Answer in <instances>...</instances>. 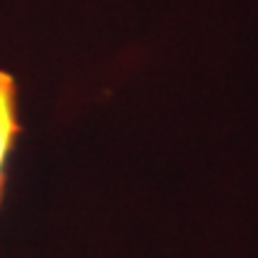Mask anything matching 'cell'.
<instances>
[{
  "instance_id": "obj_1",
  "label": "cell",
  "mask_w": 258,
  "mask_h": 258,
  "mask_svg": "<svg viewBox=\"0 0 258 258\" xmlns=\"http://www.w3.org/2000/svg\"><path fill=\"white\" fill-rule=\"evenodd\" d=\"M17 137H19L17 82L12 79L10 72L0 70V203H3V196H5L8 163Z\"/></svg>"
}]
</instances>
